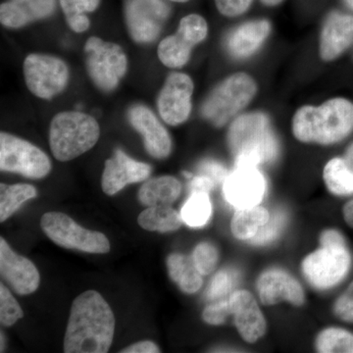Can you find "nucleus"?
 Masks as SVG:
<instances>
[{
	"label": "nucleus",
	"mask_w": 353,
	"mask_h": 353,
	"mask_svg": "<svg viewBox=\"0 0 353 353\" xmlns=\"http://www.w3.org/2000/svg\"><path fill=\"white\" fill-rule=\"evenodd\" d=\"M115 318L99 292L88 290L77 296L64 339L66 353H105L112 345Z\"/></svg>",
	"instance_id": "obj_1"
},
{
	"label": "nucleus",
	"mask_w": 353,
	"mask_h": 353,
	"mask_svg": "<svg viewBox=\"0 0 353 353\" xmlns=\"http://www.w3.org/2000/svg\"><path fill=\"white\" fill-rule=\"evenodd\" d=\"M294 138L303 143L332 145L353 132V102L334 97L320 105H303L292 121Z\"/></svg>",
	"instance_id": "obj_2"
},
{
	"label": "nucleus",
	"mask_w": 353,
	"mask_h": 353,
	"mask_svg": "<svg viewBox=\"0 0 353 353\" xmlns=\"http://www.w3.org/2000/svg\"><path fill=\"white\" fill-rule=\"evenodd\" d=\"M227 143L234 165L259 167L275 161L280 145L270 119L262 112L241 114L230 125Z\"/></svg>",
	"instance_id": "obj_3"
},
{
	"label": "nucleus",
	"mask_w": 353,
	"mask_h": 353,
	"mask_svg": "<svg viewBox=\"0 0 353 353\" xmlns=\"http://www.w3.org/2000/svg\"><path fill=\"white\" fill-rule=\"evenodd\" d=\"M320 245L303 261V273L309 284L324 290L334 288L347 276L352 265V255L345 238L336 230H325L320 234Z\"/></svg>",
	"instance_id": "obj_4"
},
{
	"label": "nucleus",
	"mask_w": 353,
	"mask_h": 353,
	"mask_svg": "<svg viewBox=\"0 0 353 353\" xmlns=\"http://www.w3.org/2000/svg\"><path fill=\"white\" fill-rule=\"evenodd\" d=\"M99 134V123L92 116L79 111L58 113L50 123V150L59 161H70L92 150Z\"/></svg>",
	"instance_id": "obj_5"
},
{
	"label": "nucleus",
	"mask_w": 353,
	"mask_h": 353,
	"mask_svg": "<svg viewBox=\"0 0 353 353\" xmlns=\"http://www.w3.org/2000/svg\"><path fill=\"white\" fill-rule=\"evenodd\" d=\"M257 90L256 81L250 74H232L209 92L201 105V116L214 127L225 126L250 105Z\"/></svg>",
	"instance_id": "obj_6"
},
{
	"label": "nucleus",
	"mask_w": 353,
	"mask_h": 353,
	"mask_svg": "<svg viewBox=\"0 0 353 353\" xmlns=\"http://www.w3.org/2000/svg\"><path fill=\"white\" fill-rule=\"evenodd\" d=\"M88 75L97 88L112 92L127 73L128 59L118 44L92 37L85 44Z\"/></svg>",
	"instance_id": "obj_7"
},
{
	"label": "nucleus",
	"mask_w": 353,
	"mask_h": 353,
	"mask_svg": "<svg viewBox=\"0 0 353 353\" xmlns=\"http://www.w3.org/2000/svg\"><path fill=\"white\" fill-rule=\"evenodd\" d=\"M41 226L43 233L62 248L97 254L110 252V243L105 234L85 229L64 213H46L41 217Z\"/></svg>",
	"instance_id": "obj_8"
},
{
	"label": "nucleus",
	"mask_w": 353,
	"mask_h": 353,
	"mask_svg": "<svg viewBox=\"0 0 353 353\" xmlns=\"http://www.w3.org/2000/svg\"><path fill=\"white\" fill-rule=\"evenodd\" d=\"M0 169L30 179H41L51 171L50 157L25 139L8 132L0 134Z\"/></svg>",
	"instance_id": "obj_9"
},
{
	"label": "nucleus",
	"mask_w": 353,
	"mask_h": 353,
	"mask_svg": "<svg viewBox=\"0 0 353 353\" xmlns=\"http://www.w3.org/2000/svg\"><path fill=\"white\" fill-rule=\"evenodd\" d=\"M208 24L201 15L185 16L175 34L160 41L157 50L160 61L168 68H182L190 61L194 46L208 38Z\"/></svg>",
	"instance_id": "obj_10"
},
{
	"label": "nucleus",
	"mask_w": 353,
	"mask_h": 353,
	"mask_svg": "<svg viewBox=\"0 0 353 353\" xmlns=\"http://www.w3.org/2000/svg\"><path fill=\"white\" fill-rule=\"evenodd\" d=\"M24 76L26 85L32 94L50 101L66 88L69 69L60 58L34 53L26 57Z\"/></svg>",
	"instance_id": "obj_11"
},
{
	"label": "nucleus",
	"mask_w": 353,
	"mask_h": 353,
	"mask_svg": "<svg viewBox=\"0 0 353 353\" xmlns=\"http://www.w3.org/2000/svg\"><path fill=\"white\" fill-rule=\"evenodd\" d=\"M125 15L132 39L148 43L159 36L170 15V7L164 0H126Z\"/></svg>",
	"instance_id": "obj_12"
},
{
	"label": "nucleus",
	"mask_w": 353,
	"mask_h": 353,
	"mask_svg": "<svg viewBox=\"0 0 353 353\" xmlns=\"http://www.w3.org/2000/svg\"><path fill=\"white\" fill-rule=\"evenodd\" d=\"M194 81L188 74L173 72L167 77L158 97V111L165 123L179 126L192 112Z\"/></svg>",
	"instance_id": "obj_13"
},
{
	"label": "nucleus",
	"mask_w": 353,
	"mask_h": 353,
	"mask_svg": "<svg viewBox=\"0 0 353 353\" xmlns=\"http://www.w3.org/2000/svg\"><path fill=\"white\" fill-rule=\"evenodd\" d=\"M267 183L259 167L234 165L223 183V192L227 202L236 209L253 208L261 202Z\"/></svg>",
	"instance_id": "obj_14"
},
{
	"label": "nucleus",
	"mask_w": 353,
	"mask_h": 353,
	"mask_svg": "<svg viewBox=\"0 0 353 353\" xmlns=\"http://www.w3.org/2000/svg\"><path fill=\"white\" fill-rule=\"evenodd\" d=\"M0 274L20 296L36 292L41 276L31 260L14 252L3 238L0 239Z\"/></svg>",
	"instance_id": "obj_15"
},
{
	"label": "nucleus",
	"mask_w": 353,
	"mask_h": 353,
	"mask_svg": "<svg viewBox=\"0 0 353 353\" xmlns=\"http://www.w3.org/2000/svg\"><path fill=\"white\" fill-rule=\"evenodd\" d=\"M256 289L264 305L287 301L294 306L303 305L305 294L301 283L283 269L264 271L257 279Z\"/></svg>",
	"instance_id": "obj_16"
},
{
	"label": "nucleus",
	"mask_w": 353,
	"mask_h": 353,
	"mask_svg": "<svg viewBox=\"0 0 353 353\" xmlns=\"http://www.w3.org/2000/svg\"><path fill=\"white\" fill-rule=\"evenodd\" d=\"M150 173V165L136 161L122 150H116L113 157L106 160L102 174V190L108 196H114L130 183L145 181Z\"/></svg>",
	"instance_id": "obj_17"
},
{
	"label": "nucleus",
	"mask_w": 353,
	"mask_h": 353,
	"mask_svg": "<svg viewBox=\"0 0 353 353\" xmlns=\"http://www.w3.org/2000/svg\"><path fill=\"white\" fill-rule=\"evenodd\" d=\"M353 46V16L333 11L325 20L319 37V57L332 62Z\"/></svg>",
	"instance_id": "obj_18"
},
{
	"label": "nucleus",
	"mask_w": 353,
	"mask_h": 353,
	"mask_svg": "<svg viewBox=\"0 0 353 353\" xmlns=\"http://www.w3.org/2000/svg\"><path fill=\"white\" fill-rule=\"evenodd\" d=\"M128 116L132 126L143 136L146 152L150 155L157 159H164L170 155V134L150 108L137 104L130 108Z\"/></svg>",
	"instance_id": "obj_19"
},
{
	"label": "nucleus",
	"mask_w": 353,
	"mask_h": 353,
	"mask_svg": "<svg viewBox=\"0 0 353 353\" xmlns=\"http://www.w3.org/2000/svg\"><path fill=\"white\" fill-rule=\"evenodd\" d=\"M232 315L239 334L246 343H256L266 333V320L254 296L245 290L232 292L229 296Z\"/></svg>",
	"instance_id": "obj_20"
},
{
	"label": "nucleus",
	"mask_w": 353,
	"mask_h": 353,
	"mask_svg": "<svg viewBox=\"0 0 353 353\" xmlns=\"http://www.w3.org/2000/svg\"><path fill=\"white\" fill-rule=\"evenodd\" d=\"M272 25L267 19L250 20L234 28L226 41L228 52L234 59L252 57L270 36Z\"/></svg>",
	"instance_id": "obj_21"
},
{
	"label": "nucleus",
	"mask_w": 353,
	"mask_h": 353,
	"mask_svg": "<svg viewBox=\"0 0 353 353\" xmlns=\"http://www.w3.org/2000/svg\"><path fill=\"white\" fill-rule=\"evenodd\" d=\"M55 7V0H8L0 6V22L4 27L18 29L50 17Z\"/></svg>",
	"instance_id": "obj_22"
},
{
	"label": "nucleus",
	"mask_w": 353,
	"mask_h": 353,
	"mask_svg": "<svg viewBox=\"0 0 353 353\" xmlns=\"http://www.w3.org/2000/svg\"><path fill=\"white\" fill-rule=\"evenodd\" d=\"M323 179L330 192L336 196L353 194V143L345 157H336L325 165Z\"/></svg>",
	"instance_id": "obj_23"
},
{
	"label": "nucleus",
	"mask_w": 353,
	"mask_h": 353,
	"mask_svg": "<svg viewBox=\"0 0 353 353\" xmlns=\"http://www.w3.org/2000/svg\"><path fill=\"white\" fill-rule=\"evenodd\" d=\"M182 185L172 176H157L148 180L139 190V199L143 205H172L180 196Z\"/></svg>",
	"instance_id": "obj_24"
},
{
	"label": "nucleus",
	"mask_w": 353,
	"mask_h": 353,
	"mask_svg": "<svg viewBox=\"0 0 353 353\" xmlns=\"http://www.w3.org/2000/svg\"><path fill=\"white\" fill-rule=\"evenodd\" d=\"M167 268L172 281L185 294H196L201 289L203 283L202 275L197 270L192 257L182 253H172L167 259Z\"/></svg>",
	"instance_id": "obj_25"
},
{
	"label": "nucleus",
	"mask_w": 353,
	"mask_h": 353,
	"mask_svg": "<svg viewBox=\"0 0 353 353\" xmlns=\"http://www.w3.org/2000/svg\"><path fill=\"white\" fill-rule=\"evenodd\" d=\"M269 219L270 213L262 206L238 209L232 219V234L238 240L250 241Z\"/></svg>",
	"instance_id": "obj_26"
},
{
	"label": "nucleus",
	"mask_w": 353,
	"mask_h": 353,
	"mask_svg": "<svg viewBox=\"0 0 353 353\" xmlns=\"http://www.w3.org/2000/svg\"><path fill=\"white\" fill-rule=\"evenodd\" d=\"M138 223L146 231L169 233L180 229L183 221L171 205H155L145 209L139 215Z\"/></svg>",
	"instance_id": "obj_27"
},
{
	"label": "nucleus",
	"mask_w": 353,
	"mask_h": 353,
	"mask_svg": "<svg viewBox=\"0 0 353 353\" xmlns=\"http://www.w3.org/2000/svg\"><path fill=\"white\" fill-rule=\"evenodd\" d=\"M38 196L36 188L28 183H16L6 185L1 183V199H0V221L8 219L25 201Z\"/></svg>",
	"instance_id": "obj_28"
},
{
	"label": "nucleus",
	"mask_w": 353,
	"mask_h": 353,
	"mask_svg": "<svg viewBox=\"0 0 353 353\" xmlns=\"http://www.w3.org/2000/svg\"><path fill=\"white\" fill-rule=\"evenodd\" d=\"M69 27L76 32H83L90 28L87 13L97 10L101 0H59Z\"/></svg>",
	"instance_id": "obj_29"
},
{
	"label": "nucleus",
	"mask_w": 353,
	"mask_h": 353,
	"mask_svg": "<svg viewBox=\"0 0 353 353\" xmlns=\"http://www.w3.org/2000/svg\"><path fill=\"white\" fill-rule=\"evenodd\" d=\"M212 213L209 194L192 192L181 210L183 223L190 227L199 228L208 222Z\"/></svg>",
	"instance_id": "obj_30"
},
{
	"label": "nucleus",
	"mask_w": 353,
	"mask_h": 353,
	"mask_svg": "<svg viewBox=\"0 0 353 353\" xmlns=\"http://www.w3.org/2000/svg\"><path fill=\"white\" fill-rule=\"evenodd\" d=\"M315 347L321 353H353V334L341 328L325 329L316 338Z\"/></svg>",
	"instance_id": "obj_31"
},
{
	"label": "nucleus",
	"mask_w": 353,
	"mask_h": 353,
	"mask_svg": "<svg viewBox=\"0 0 353 353\" xmlns=\"http://www.w3.org/2000/svg\"><path fill=\"white\" fill-rule=\"evenodd\" d=\"M288 222V215L282 209L274 212L273 216H270V219L260 228L259 233L255 234L254 238L250 241L253 245L263 246L268 245L277 240L282 232L284 231L285 225Z\"/></svg>",
	"instance_id": "obj_32"
},
{
	"label": "nucleus",
	"mask_w": 353,
	"mask_h": 353,
	"mask_svg": "<svg viewBox=\"0 0 353 353\" xmlns=\"http://www.w3.org/2000/svg\"><path fill=\"white\" fill-rule=\"evenodd\" d=\"M192 260L202 276L212 273L219 259L217 248L208 241L199 243L192 252Z\"/></svg>",
	"instance_id": "obj_33"
},
{
	"label": "nucleus",
	"mask_w": 353,
	"mask_h": 353,
	"mask_svg": "<svg viewBox=\"0 0 353 353\" xmlns=\"http://www.w3.org/2000/svg\"><path fill=\"white\" fill-rule=\"evenodd\" d=\"M23 316L22 308L10 290L3 284L0 285V322L2 326H13Z\"/></svg>",
	"instance_id": "obj_34"
},
{
	"label": "nucleus",
	"mask_w": 353,
	"mask_h": 353,
	"mask_svg": "<svg viewBox=\"0 0 353 353\" xmlns=\"http://www.w3.org/2000/svg\"><path fill=\"white\" fill-rule=\"evenodd\" d=\"M234 278L233 273L228 270H221L213 277L206 292V296L210 301H217L227 296L233 288Z\"/></svg>",
	"instance_id": "obj_35"
},
{
	"label": "nucleus",
	"mask_w": 353,
	"mask_h": 353,
	"mask_svg": "<svg viewBox=\"0 0 353 353\" xmlns=\"http://www.w3.org/2000/svg\"><path fill=\"white\" fill-rule=\"evenodd\" d=\"M232 314L229 299H220L217 303L209 304L202 312V319L212 326H219L226 322L228 316Z\"/></svg>",
	"instance_id": "obj_36"
},
{
	"label": "nucleus",
	"mask_w": 353,
	"mask_h": 353,
	"mask_svg": "<svg viewBox=\"0 0 353 353\" xmlns=\"http://www.w3.org/2000/svg\"><path fill=\"white\" fill-rule=\"evenodd\" d=\"M216 8L221 15L236 18L248 12L253 0H214Z\"/></svg>",
	"instance_id": "obj_37"
},
{
	"label": "nucleus",
	"mask_w": 353,
	"mask_h": 353,
	"mask_svg": "<svg viewBox=\"0 0 353 353\" xmlns=\"http://www.w3.org/2000/svg\"><path fill=\"white\" fill-rule=\"evenodd\" d=\"M334 312L343 321L353 323V282L348 289L336 299Z\"/></svg>",
	"instance_id": "obj_38"
},
{
	"label": "nucleus",
	"mask_w": 353,
	"mask_h": 353,
	"mask_svg": "<svg viewBox=\"0 0 353 353\" xmlns=\"http://www.w3.org/2000/svg\"><path fill=\"white\" fill-rule=\"evenodd\" d=\"M199 174L209 176L216 183H224L225 179L227 178L228 172L224 165L214 160H205L199 164Z\"/></svg>",
	"instance_id": "obj_39"
},
{
	"label": "nucleus",
	"mask_w": 353,
	"mask_h": 353,
	"mask_svg": "<svg viewBox=\"0 0 353 353\" xmlns=\"http://www.w3.org/2000/svg\"><path fill=\"white\" fill-rule=\"evenodd\" d=\"M216 183L212 179L205 175L199 174L197 176H192L190 183V189L192 192H206L209 194L214 189Z\"/></svg>",
	"instance_id": "obj_40"
},
{
	"label": "nucleus",
	"mask_w": 353,
	"mask_h": 353,
	"mask_svg": "<svg viewBox=\"0 0 353 353\" xmlns=\"http://www.w3.org/2000/svg\"><path fill=\"white\" fill-rule=\"evenodd\" d=\"M123 353H158L160 352L159 347L153 341H143L134 343L124 350H121Z\"/></svg>",
	"instance_id": "obj_41"
},
{
	"label": "nucleus",
	"mask_w": 353,
	"mask_h": 353,
	"mask_svg": "<svg viewBox=\"0 0 353 353\" xmlns=\"http://www.w3.org/2000/svg\"><path fill=\"white\" fill-rule=\"evenodd\" d=\"M343 218L348 226L353 229V199L345 204L343 209Z\"/></svg>",
	"instance_id": "obj_42"
},
{
	"label": "nucleus",
	"mask_w": 353,
	"mask_h": 353,
	"mask_svg": "<svg viewBox=\"0 0 353 353\" xmlns=\"http://www.w3.org/2000/svg\"><path fill=\"white\" fill-rule=\"evenodd\" d=\"M285 0H260L262 4L266 7H276L282 4Z\"/></svg>",
	"instance_id": "obj_43"
},
{
	"label": "nucleus",
	"mask_w": 353,
	"mask_h": 353,
	"mask_svg": "<svg viewBox=\"0 0 353 353\" xmlns=\"http://www.w3.org/2000/svg\"><path fill=\"white\" fill-rule=\"evenodd\" d=\"M343 2H345V6H347L350 10L353 11V0H343Z\"/></svg>",
	"instance_id": "obj_44"
},
{
	"label": "nucleus",
	"mask_w": 353,
	"mask_h": 353,
	"mask_svg": "<svg viewBox=\"0 0 353 353\" xmlns=\"http://www.w3.org/2000/svg\"><path fill=\"white\" fill-rule=\"evenodd\" d=\"M172 2H178V3H185V2L190 1V0H169Z\"/></svg>",
	"instance_id": "obj_45"
},
{
	"label": "nucleus",
	"mask_w": 353,
	"mask_h": 353,
	"mask_svg": "<svg viewBox=\"0 0 353 353\" xmlns=\"http://www.w3.org/2000/svg\"><path fill=\"white\" fill-rule=\"evenodd\" d=\"M4 340H3V334L1 333V352H3L4 350Z\"/></svg>",
	"instance_id": "obj_46"
}]
</instances>
